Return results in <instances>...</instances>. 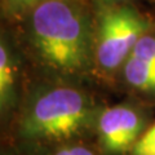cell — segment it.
Returning a JSON list of instances; mask_svg holds the SVG:
<instances>
[{
    "label": "cell",
    "instance_id": "1",
    "mask_svg": "<svg viewBox=\"0 0 155 155\" xmlns=\"http://www.w3.org/2000/svg\"><path fill=\"white\" fill-rule=\"evenodd\" d=\"M32 30L43 58L64 71L81 69L88 57V41L80 18L67 4L44 0L32 14Z\"/></svg>",
    "mask_w": 155,
    "mask_h": 155
},
{
    "label": "cell",
    "instance_id": "2",
    "mask_svg": "<svg viewBox=\"0 0 155 155\" xmlns=\"http://www.w3.org/2000/svg\"><path fill=\"white\" fill-rule=\"evenodd\" d=\"M92 111L84 96L71 88H54L34 102L21 125L22 136L32 140H67L88 127Z\"/></svg>",
    "mask_w": 155,
    "mask_h": 155
},
{
    "label": "cell",
    "instance_id": "3",
    "mask_svg": "<svg viewBox=\"0 0 155 155\" xmlns=\"http://www.w3.org/2000/svg\"><path fill=\"white\" fill-rule=\"evenodd\" d=\"M146 25L130 9L105 14L100 27L97 61L106 70H114L130 56L136 43L143 36Z\"/></svg>",
    "mask_w": 155,
    "mask_h": 155
},
{
    "label": "cell",
    "instance_id": "4",
    "mask_svg": "<svg viewBox=\"0 0 155 155\" xmlns=\"http://www.w3.org/2000/svg\"><path fill=\"white\" fill-rule=\"evenodd\" d=\"M141 129L142 120L140 115L127 106L106 109L98 120L101 143L110 154H122L133 149Z\"/></svg>",
    "mask_w": 155,
    "mask_h": 155
},
{
    "label": "cell",
    "instance_id": "5",
    "mask_svg": "<svg viewBox=\"0 0 155 155\" xmlns=\"http://www.w3.org/2000/svg\"><path fill=\"white\" fill-rule=\"evenodd\" d=\"M125 79L137 89L155 93V65L129 56L124 65Z\"/></svg>",
    "mask_w": 155,
    "mask_h": 155
},
{
    "label": "cell",
    "instance_id": "6",
    "mask_svg": "<svg viewBox=\"0 0 155 155\" xmlns=\"http://www.w3.org/2000/svg\"><path fill=\"white\" fill-rule=\"evenodd\" d=\"M14 85V69L9 52L4 44L0 47V100L2 105H7Z\"/></svg>",
    "mask_w": 155,
    "mask_h": 155
},
{
    "label": "cell",
    "instance_id": "7",
    "mask_svg": "<svg viewBox=\"0 0 155 155\" xmlns=\"http://www.w3.org/2000/svg\"><path fill=\"white\" fill-rule=\"evenodd\" d=\"M130 56L147 64L155 65V38L150 35L141 36L136 43Z\"/></svg>",
    "mask_w": 155,
    "mask_h": 155
},
{
    "label": "cell",
    "instance_id": "8",
    "mask_svg": "<svg viewBox=\"0 0 155 155\" xmlns=\"http://www.w3.org/2000/svg\"><path fill=\"white\" fill-rule=\"evenodd\" d=\"M133 155H155V123L136 142Z\"/></svg>",
    "mask_w": 155,
    "mask_h": 155
},
{
    "label": "cell",
    "instance_id": "9",
    "mask_svg": "<svg viewBox=\"0 0 155 155\" xmlns=\"http://www.w3.org/2000/svg\"><path fill=\"white\" fill-rule=\"evenodd\" d=\"M56 155H94V154L85 147L76 146V147H70V149H62Z\"/></svg>",
    "mask_w": 155,
    "mask_h": 155
},
{
    "label": "cell",
    "instance_id": "10",
    "mask_svg": "<svg viewBox=\"0 0 155 155\" xmlns=\"http://www.w3.org/2000/svg\"><path fill=\"white\" fill-rule=\"evenodd\" d=\"M39 2V0H11V3L14 7H25V5H31V4Z\"/></svg>",
    "mask_w": 155,
    "mask_h": 155
}]
</instances>
